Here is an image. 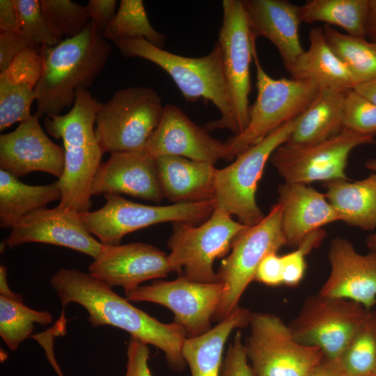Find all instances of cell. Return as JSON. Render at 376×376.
<instances>
[{"mask_svg":"<svg viewBox=\"0 0 376 376\" xmlns=\"http://www.w3.org/2000/svg\"><path fill=\"white\" fill-rule=\"evenodd\" d=\"M222 8L223 21L217 41L221 49L232 116L238 134L249 122L250 65L256 40L251 35L243 1L224 0Z\"/></svg>","mask_w":376,"mask_h":376,"instance_id":"5bb4252c","label":"cell"},{"mask_svg":"<svg viewBox=\"0 0 376 376\" xmlns=\"http://www.w3.org/2000/svg\"><path fill=\"white\" fill-rule=\"evenodd\" d=\"M6 244L29 242L61 246L95 258L103 244L88 231L80 214L56 206L36 211L11 228Z\"/></svg>","mask_w":376,"mask_h":376,"instance_id":"e0dca14e","label":"cell"},{"mask_svg":"<svg viewBox=\"0 0 376 376\" xmlns=\"http://www.w3.org/2000/svg\"><path fill=\"white\" fill-rule=\"evenodd\" d=\"M220 376H254L242 334L237 331L229 344L223 359Z\"/></svg>","mask_w":376,"mask_h":376,"instance_id":"ab89813d","label":"cell"},{"mask_svg":"<svg viewBox=\"0 0 376 376\" xmlns=\"http://www.w3.org/2000/svg\"><path fill=\"white\" fill-rule=\"evenodd\" d=\"M249 226L216 209L203 224L174 223L167 246L174 272L199 283L219 282L213 263L230 249L234 239Z\"/></svg>","mask_w":376,"mask_h":376,"instance_id":"9c48e42d","label":"cell"},{"mask_svg":"<svg viewBox=\"0 0 376 376\" xmlns=\"http://www.w3.org/2000/svg\"><path fill=\"white\" fill-rule=\"evenodd\" d=\"M251 313L238 306L205 333L185 339L182 353L191 376H220L225 344L233 330L249 325Z\"/></svg>","mask_w":376,"mask_h":376,"instance_id":"4316f807","label":"cell"},{"mask_svg":"<svg viewBox=\"0 0 376 376\" xmlns=\"http://www.w3.org/2000/svg\"><path fill=\"white\" fill-rule=\"evenodd\" d=\"M368 8L369 0H310L299 11L302 22L336 25L347 35L366 38Z\"/></svg>","mask_w":376,"mask_h":376,"instance_id":"4dcf8cb0","label":"cell"},{"mask_svg":"<svg viewBox=\"0 0 376 376\" xmlns=\"http://www.w3.org/2000/svg\"><path fill=\"white\" fill-rule=\"evenodd\" d=\"M286 244L282 228V208L274 205L258 224L249 226L233 240L230 252L221 262L217 272L225 293L212 321L219 322L237 308L242 295L254 281L262 260L269 253L278 252Z\"/></svg>","mask_w":376,"mask_h":376,"instance_id":"ba28073f","label":"cell"},{"mask_svg":"<svg viewBox=\"0 0 376 376\" xmlns=\"http://www.w3.org/2000/svg\"><path fill=\"white\" fill-rule=\"evenodd\" d=\"M246 354L254 376H308L324 357L318 347L299 343L279 316L252 313Z\"/></svg>","mask_w":376,"mask_h":376,"instance_id":"8fae6325","label":"cell"},{"mask_svg":"<svg viewBox=\"0 0 376 376\" xmlns=\"http://www.w3.org/2000/svg\"><path fill=\"white\" fill-rule=\"evenodd\" d=\"M345 92L322 90L299 116L286 143L311 144L329 139L343 130Z\"/></svg>","mask_w":376,"mask_h":376,"instance_id":"f1b7e54d","label":"cell"},{"mask_svg":"<svg viewBox=\"0 0 376 376\" xmlns=\"http://www.w3.org/2000/svg\"><path fill=\"white\" fill-rule=\"evenodd\" d=\"M365 166L368 169L372 171L374 173H376V159H370L366 162Z\"/></svg>","mask_w":376,"mask_h":376,"instance_id":"816d5d0a","label":"cell"},{"mask_svg":"<svg viewBox=\"0 0 376 376\" xmlns=\"http://www.w3.org/2000/svg\"><path fill=\"white\" fill-rule=\"evenodd\" d=\"M102 35L112 42L144 38L162 49L166 40V36L156 31L150 23L141 0H121L114 17Z\"/></svg>","mask_w":376,"mask_h":376,"instance_id":"d6a6232c","label":"cell"},{"mask_svg":"<svg viewBox=\"0 0 376 376\" xmlns=\"http://www.w3.org/2000/svg\"><path fill=\"white\" fill-rule=\"evenodd\" d=\"M37 52L42 61V73L35 91L34 115L40 118L60 115L63 109L72 107L76 91L87 89L105 68L111 47L90 21L79 35Z\"/></svg>","mask_w":376,"mask_h":376,"instance_id":"7a4b0ae2","label":"cell"},{"mask_svg":"<svg viewBox=\"0 0 376 376\" xmlns=\"http://www.w3.org/2000/svg\"><path fill=\"white\" fill-rule=\"evenodd\" d=\"M104 198L106 203L100 209L80 214L88 231L104 245L120 244L125 235L156 224H197L207 219L216 207L214 199L148 205L127 200L119 194H108Z\"/></svg>","mask_w":376,"mask_h":376,"instance_id":"30bf717a","label":"cell"},{"mask_svg":"<svg viewBox=\"0 0 376 376\" xmlns=\"http://www.w3.org/2000/svg\"><path fill=\"white\" fill-rule=\"evenodd\" d=\"M127 194L159 203L163 199L156 158L144 148L112 153L94 177L91 195Z\"/></svg>","mask_w":376,"mask_h":376,"instance_id":"44dd1931","label":"cell"},{"mask_svg":"<svg viewBox=\"0 0 376 376\" xmlns=\"http://www.w3.org/2000/svg\"><path fill=\"white\" fill-rule=\"evenodd\" d=\"M324 196L340 221L366 230L376 229V173L361 180L324 182Z\"/></svg>","mask_w":376,"mask_h":376,"instance_id":"83f0119b","label":"cell"},{"mask_svg":"<svg viewBox=\"0 0 376 376\" xmlns=\"http://www.w3.org/2000/svg\"><path fill=\"white\" fill-rule=\"evenodd\" d=\"M308 376H347L337 360L324 357Z\"/></svg>","mask_w":376,"mask_h":376,"instance_id":"bcb514c9","label":"cell"},{"mask_svg":"<svg viewBox=\"0 0 376 376\" xmlns=\"http://www.w3.org/2000/svg\"><path fill=\"white\" fill-rule=\"evenodd\" d=\"M88 273L108 286H120L127 293L144 281L174 272L168 255L146 243L104 245L88 268Z\"/></svg>","mask_w":376,"mask_h":376,"instance_id":"2e32d148","label":"cell"},{"mask_svg":"<svg viewBox=\"0 0 376 376\" xmlns=\"http://www.w3.org/2000/svg\"><path fill=\"white\" fill-rule=\"evenodd\" d=\"M225 293L220 282L205 283L182 275L173 281H156L125 293L130 301H148L170 309L174 322L187 338L200 336L211 329V321Z\"/></svg>","mask_w":376,"mask_h":376,"instance_id":"9a60e30c","label":"cell"},{"mask_svg":"<svg viewBox=\"0 0 376 376\" xmlns=\"http://www.w3.org/2000/svg\"><path fill=\"white\" fill-rule=\"evenodd\" d=\"M323 30L329 47L347 68L357 85L376 77V41L343 33L327 24Z\"/></svg>","mask_w":376,"mask_h":376,"instance_id":"1f68e13d","label":"cell"},{"mask_svg":"<svg viewBox=\"0 0 376 376\" xmlns=\"http://www.w3.org/2000/svg\"><path fill=\"white\" fill-rule=\"evenodd\" d=\"M369 311L350 299L318 292L304 300L288 327L295 340L338 360Z\"/></svg>","mask_w":376,"mask_h":376,"instance_id":"7c38bea8","label":"cell"},{"mask_svg":"<svg viewBox=\"0 0 376 376\" xmlns=\"http://www.w3.org/2000/svg\"><path fill=\"white\" fill-rule=\"evenodd\" d=\"M337 361L347 376H376V311H368Z\"/></svg>","mask_w":376,"mask_h":376,"instance_id":"836d02e7","label":"cell"},{"mask_svg":"<svg viewBox=\"0 0 376 376\" xmlns=\"http://www.w3.org/2000/svg\"><path fill=\"white\" fill-rule=\"evenodd\" d=\"M101 102L87 89L76 91L70 110L49 115L44 120L47 133L63 143L65 167L58 182L62 198L58 206L79 214L90 211L91 187L103 152L94 125Z\"/></svg>","mask_w":376,"mask_h":376,"instance_id":"3957f363","label":"cell"},{"mask_svg":"<svg viewBox=\"0 0 376 376\" xmlns=\"http://www.w3.org/2000/svg\"><path fill=\"white\" fill-rule=\"evenodd\" d=\"M27 48L29 47L20 33L0 32V72Z\"/></svg>","mask_w":376,"mask_h":376,"instance_id":"7bdbcfd3","label":"cell"},{"mask_svg":"<svg viewBox=\"0 0 376 376\" xmlns=\"http://www.w3.org/2000/svg\"><path fill=\"white\" fill-rule=\"evenodd\" d=\"M62 192L58 181L45 185L23 183L12 174L0 169V226L13 228L31 213L61 201Z\"/></svg>","mask_w":376,"mask_h":376,"instance_id":"f546056e","label":"cell"},{"mask_svg":"<svg viewBox=\"0 0 376 376\" xmlns=\"http://www.w3.org/2000/svg\"><path fill=\"white\" fill-rule=\"evenodd\" d=\"M257 96L249 109V122L240 134L224 142L225 160H232L280 126L301 115L320 91L315 84L293 79H274L263 69L256 48Z\"/></svg>","mask_w":376,"mask_h":376,"instance_id":"5b68a950","label":"cell"},{"mask_svg":"<svg viewBox=\"0 0 376 376\" xmlns=\"http://www.w3.org/2000/svg\"><path fill=\"white\" fill-rule=\"evenodd\" d=\"M251 37L269 40L278 50L287 71L303 54L299 29V6L283 0H245Z\"/></svg>","mask_w":376,"mask_h":376,"instance_id":"7402d4cb","label":"cell"},{"mask_svg":"<svg viewBox=\"0 0 376 376\" xmlns=\"http://www.w3.org/2000/svg\"><path fill=\"white\" fill-rule=\"evenodd\" d=\"M52 322L49 312L33 310L24 302L0 295V336L11 350H16L31 336L35 324L47 325Z\"/></svg>","mask_w":376,"mask_h":376,"instance_id":"e575fe53","label":"cell"},{"mask_svg":"<svg viewBox=\"0 0 376 376\" xmlns=\"http://www.w3.org/2000/svg\"><path fill=\"white\" fill-rule=\"evenodd\" d=\"M354 90L376 105V77L357 84Z\"/></svg>","mask_w":376,"mask_h":376,"instance_id":"c3c4849f","label":"cell"},{"mask_svg":"<svg viewBox=\"0 0 376 376\" xmlns=\"http://www.w3.org/2000/svg\"><path fill=\"white\" fill-rule=\"evenodd\" d=\"M374 143V136L343 128L338 134L318 143H285L273 152L270 159L287 183L307 185L347 179L345 169L350 152L357 146Z\"/></svg>","mask_w":376,"mask_h":376,"instance_id":"4fadbf2b","label":"cell"},{"mask_svg":"<svg viewBox=\"0 0 376 376\" xmlns=\"http://www.w3.org/2000/svg\"><path fill=\"white\" fill-rule=\"evenodd\" d=\"M328 259L330 274L319 293L371 310L376 304V251L361 254L349 240L337 237L331 242Z\"/></svg>","mask_w":376,"mask_h":376,"instance_id":"ffe728a7","label":"cell"},{"mask_svg":"<svg viewBox=\"0 0 376 376\" xmlns=\"http://www.w3.org/2000/svg\"><path fill=\"white\" fill-rule=\"evenodd\" d=\"M308 38V49L288 70L292 79L311 81L320 91L346 93L354 89L357 84L347 68L329 47L323 28H313Z\"/></svg>","mask_w":376,"mask_h":376,"instance_id":"484cf974","label":"cell"},{"mask_svg":"<svg viewBox=\"0 0 376 376\" xmlns=\"http://www.w3.org/2000/svg\"><path fill=\"white\" fill-rule=\"evenodd\" d=\"M63 307L76 303L87 311L93 327L109 325L123 329L147 345L163 352L167 363L180 372L186 364L182 349L187 338L185 331L175 323H163L134 306L112 288L89 273L61 268L50 280Z\"/></svg>","mask_w":376,"mask_h":376,"instance_id":"6da1fadb","label":"cell"},{"mask_svg":"<svg viewBox=\"0 0 376 376\" xmlns=\"http://www.w3.org/2000/svg\"><path fill=\"white\" fill-rule=\"evenodd\" d=\"M366 245L370 251H376V232L367 237Z\"/></svg>","mask_w":376,"mask_h":376,"instance_id":"f907efd6","label":"cell"},{"mask_svg":"<svg viewBox=\"0 0 376 376\" xmlns=\"http://www.w3.org/2000/svg\"><path fill=\"white\" fill-rule=\"evenodd\" d=\"M343 128L364 136L376 134V105L354 89L345 93Z\"/></svg>","mask_w":376,"mask_h":376,"instance_id":"74e56055","label":"cell"},{"mask_svg":"<svg viewBox=\"0 0 376 376\" xmlns=\"http://www.w3.org/2000/svg\"><path fill=\"white\" fill-rule=\"evenodd\" d=\"M64 167L63 148L47 136L36 115L0 136V168L17 178L42 171L59 179Z\"/></svg>","mask_w":376,"mask_h":376,"instance_id":"ac0fdd59","label":"cell"},{"mask_svg":"<svg viewBox=\"0 0 376 376\" xmlns=\"http://www.w3.org/2000/svg\"><path fill=\"white\" fill-rule=\"evenodd\" d=\"M254 281L269 286L283 284L281 256L276 252L267 254L258 265Z\"/></svg>","mask_w":376,"mask_h":376,"instance_id":"b9f144b4","label":"cell"},{"mask_svg":"<svg viewBox=\"0 0 376 376\" xmlns=\"http://www.w3.org/2000/svg\"><path fill=\"white\" fill-rule=\"evenodd\" d=\"M116 0H89L86 6L91 21L102 34L116 12Z\"/></svg>","mask_w":376,"mask_h":376,"instance_id":"ee69618b","label":"cell"},{"mask_svg":"<svg viewBox=\"0 0 376 376\" xmlns=\"http://www.w3.org/2000/svg\"><path fill=\"white\" fill-rule=\"evenodd\" d=\"M299 116L284 123L250 147L229 166L217 170L214 179L216 209L230 216L235 215L238 221L246 226H252L264 218L256 199L258 182L267 160L289 139Z\"/></svg>","mask_w":376,"mask_h":376,"instance_id":"52a82bcc","label":"cell"},{"mask_svg":"<svg viewBox=\"0 0 376 376\" xmlns=\"http://www.w3.org/2000/svg\"><path fill=\"white\" fill-rule=\"evenodd\" d=\"M326 235L322 228L305 237L292 252L281 256L283 284L295 287L302 280L306 268L305 257L318 247Z\"/></svg>","mask_w":376,"mask_h":376,"instance_id":"f35d334b","label":"cell"},{"mask_svg":"<svg viewBox=\"0 0 376 376\" xmlns=\"http://www.w3.org/2000/svg\"><path fill=\"white\" fill-rule=\"evenodd\" d=\"M0 32L20 33V17L17 0L0 1Z\"/></svg>","mask_w":376,"mask_h":376,"instance_id":"f6af8a7d","label":"cell"},{"mask_svg":"<svg viewBox=\"0 0 376 376\" xmlns=\"http://www.w3.org/2000/svg\"><path fill=\"white\" fill-rule=\"evenodd\" d=\"M282 208V228L286 244L297 247L308 235L322 226L340 221L324 194L304 184L287 183L278 188Z\"/></svg>","mask_w":376,"mask_h":376,"instance_id":"603a6c76","label":"cell"},{"mask_svg":"<svg viewBox=\"0 0 376 376\" xmlns=\"http://www.w3.org/2000/svg\"><path fill=\"white\" fill-rule=\"evenodd\" d=\"M0 295L13 300L24 302L22 297L12 291L9 288L7 269L2 265L0 266Z\"/></svg>","mask_w":376,"mask_h":376,"instance_id":"7dc6e473","label":"cell"},{"mask_svg":"<svg viewBox=\"0 0 376 376\" xmlns=\"http://www.w3.org/2000/svg\"><path fill=\"white\" fill-rule=\"evenodd\" d=\"M160 96L152 88L119 89L97 112L95 135L104 153L143 149L164 111Z\"/></svg>","mask_w":376,"mask_h":376,"instance_id":"8992f818","label":"cell"},{"mask_svg":"<svg viewBox=\"0 0 376 376\" xmlns=\"http://www.w3.org/2000/svg\"><path fill=\"white\" fill-rule=\"evenodd\" d=\"M150 351L147 344L130 337L127 348L125 376H152L148 366Z\"/></svg>","mask_w":376,"mask_h":376,"instance_id":"60d3db41","label":"cell"},{"mask_svg":"<svg viewBox=\"0 0 376 376\" xmlns=\"http://www.w3.org/2000/svg\"><path fill=\"white\" fill-rule=\"evenodd\" d=\"M20 17V34L30 49L55 46L63 40L55 38L47 26L40 8V0H17Z\"/></svg>","mask_w":376,"mask_h":376,"instance_id":"8d00e7d4","label":"cell"},{"mask_svg":"<svg viewBox=\"0 0 376 376\" xmlns=\"http://www.w3.org/2000/svg\"><path fill=\"white\" fill-rule=\"evenodd\" d=\"M157 171L164 198L175 203L214 199L217 169L205 162L168 155L156 158Z\"/></svg>","mask_w":376,"mask_h":376,"instance_id":"d4e9b609","label":"cell"},{"mask_svg":"<svg viewBox=\"0 0 376 376\" xmlns=\"http://www.w3.org/2000/svg\"><path fill=\"white\" fill-rule=\"evenodd\" d=\"M125 57H139L162 68L172 78L187 102L199 99L210 101L221 118L207 123V131L225 128L236 134L222 52L218 41L212 51L202 57H186L157 47L144 38L119 39L113 42Z\"/></svg>","mask_w":376,"mask_h":376,"instance_id":"277c9868","label":"cell"},{"mask_svg":"<svg viewBox=\"0 0 376 376\" xmlns=\"http://www.w3.org/2000/svg\"><path fill=\"white\" fill-rule=\"evenodd\" d=\"M42 73L38 52L27 48L0 72V130L29 118Z\"/></svg>","mask_w":376,"mask_h":376,"instance_id":"cb8c5ba5","label":"cell"},{"mask_svg":"<svg viewBox=\"0 0 376 376\" xmlns=\"http://www.w3.org/2000/svg\"><path fill=\"white\" fill-rule=\"evenodd\" d=\"M144 149L155 158L174 155L213 165L226 155L224 142L212 137L171 104L164 106L161 120Z\"/></svg>","mask_w":376,"mask_h":376,"instance_id":"d6986e66","label":"cell"},{"mask_svg":"<svg viewBox=\"0 0 376 376\" xmlns=\"http://www.w3.org/2000/svg\"><path fill=\"white\" fill-rule=\"evenodd\" d=\"M40 8L50 32L60 40L79 35L91 21L86 7L70 0H40Z\"/></svg>","mask_w":376,"mask_h":376,"instance_id":"d590c367","label":"cell"},{"mask_svg":"<svg viewBox=\"0 0 376 376\" xmlns=\"http://www.w3.org/2000/svg\"><path fill=\"white\" fill-rule=\"evenodd\" d=\"M366 36L368 37L370 41H376V0H369Z\"/></svg>","mask_w":376,"mask_h":376,"instance_id":"681fc988","label":"cell"}]
</instances>
